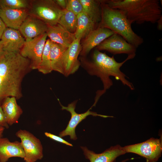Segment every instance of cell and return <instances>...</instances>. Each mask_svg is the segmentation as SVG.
<instances>
[{
    "label": "cell",
    "mask_w": 162,
    "mask_h": 162,
    "mask_svg": "<svg viewBox=\"0 0 162 162\" xmlns=\"http://www.w3.org/2000/svg\"><path fill=\"white\" fill-rule=\"evenodd\" d=\"M132 59L128 56L124 61L118 62L113 56L110 57L105 52L96 49L93 51L90 59H87L86 57H80V65L89 74L100 78L103 84L104 89L96 92L93 106H95L100 97L113 85V82L110 78L111 76L120 80L124 85L127 86L131 90L134 89L132 83L126 79L128 76L120 70L121 67L126 61Z\"/></svg>",
    "instance_id": "6da1fadb"
},
{
    "label": "cell",
    "mask_w": 162,
    "mask_h": 162,
    "mask_svg": "<svg viewBox=\"0 0 162 162\" xmlns=\"http://www.w3.org/2000/svg\"><path fill=\"white\" fill-rule=\"evenodd\" d=\"M31 69L30 60L20 52L4 51L0 55V106L7 97H22V82Z\"/></svg>",
    "instance_id": "7a4b0ae2"
},
{
    "label": "cell",
    "mask_w": 162,
    "mask_h": 162,
    "mask_svg": "<svg viewBox=\"0 0 162 162\" xmlns=\"http://www.w3.org/2000/svg\"><path fill=\"white\" fill-rule=\"evenodd\" d=\"M105 2L110 7L122 11L132 23L154 24L162 17L158 0H110Z\"/></svg>",
    "instance_id": "3957f363"
},
{
    "label": "cell",
    "mask_w": 162,
    "mask_h": 162,
    "mask_svg": "<svg viewBox=\"0 0 162 162\" xmlns=\"http://www.w3.org/2000/svg\"><path fill=\"white\" fill-rule=\"evenodd\" d=\"M101 18L98 27L109 29L122 37L137 48L143 42L142 38L135 33L132 23L121 11L112 8L102 0Z\"/></svg>",
    "instance_id": "277c9868"
},
{
    "label": "cell",
    "mask_w": 162,
    "mask_h": 162,
    "mask_svg": "<svg viewBox=\"0 0 162 162\" xmlns=\"http://www.w3.org/2000/svg\"><path fill=\"white\" fill-rule=\"evenodd\" d=\"M64 10L55 0H32L28 9L29 15L40 19L48 26L57 24Z\"/></svg>",
    "instance_id": "5b68a950"
},
{
    "label": "cell",
    "mask_w": 162,
    "mask_h": 162,
    "mask_svg": "<svg viewBox=\"0 0 162 162\" xmlns=\"http://www.w3.org/2000/svg\"><path fill=\"white\" fill-rule=\"evenodd\" d=\"M126 153H132L144 158L146 162H157L161 157L162 137L160 139L151 138L142 142L123 147Z\"/></svg>",
    "instance_id": "8992f818"
},
{
    "label": "cell",
    "mask_w": 162,
    "mask_h": 162,
    "mask_svg": "<svg viewBox=\"0 0 162 162\" xmlns=\"http://www.w3.org/2000/svg\"><path fill=\"white\" fill-rule=\"evenodd\" d=\"M15 135L21 140L25 152L24 159L25 161L35 162L43 158V148L39 139L25 130H18Z\"/></svg>",
    "instance_id": "52a82bcc"
},
{
    "label": "cell",
    "mask_w": 162,
    "mask_h": 162,
    "mask_svg": "<svg viewBox=\"0 0 162 162\" xmlns=\"http://www.w3.org/2000/svg\"><path fill=\"white\" fill-rule=\"evenodd\" d=\"M47 37L45 33L34 38L25 40L20 52L22 56L30 60L31 69H38L39 67Z\"/></svg>",
    "instance_id": "ba28073f"
},
{
    "label": "cell",
    "mask_w": 162,
    "mask_h": 162,
    "mask_svg": "<svg viewBox=\"0 0 162 162\" xmlns=\"http://www.w3.org/2000/svg\"><path fill=\"white\" fill-rule=\"evenodd\" d=\"M100 51L106 50L114 55L126 54L134 58L136 48L120 35L114 33L96 47Z\"/></svg>",
    "instance_id": "9c48e42d"
},
{
    "label": "cell",
    "mask_w": 162,
    "mask_h": 162,
    "mask_svg": "<svg viewBox=\"0 0 162 162\" xmlns=\"http://www.w3.org/2000/svg\"><path fill=\"white\" fill-rule=\"evenodd\" d=\"M58 100L62 107V110H65L68 111L70 113L71 116L70 119L67 127L65 129L61 132L58 135L59 136L61 137L69 135L70 136V139L71 140H76L77 139L75 133L76 127L81 122L89 115L95 116H99L104 118L113 117L112 116L98 114L96 112L90 111V110L91 109V107L83 113H78L75 111L77 100L74 101L69 104L67 106H63L61 104L58 99Z\"/></svg>",
    "instance_id": "30bf717a"
},
{
    "label": "cell",
    "mask_w": 162,
    "mask_h": 162,
    "mask_svg": "<svg viewBox=\"0 0 162 162\" xmlns=\"http://www.w3.org/2000/svg\"><path fill=\"white\" fill-rule=\"evenodd\" d=\"M114 33L113 31L109 29L98 27L83 39L81 43L80 56L86 57L93 48L96 47Z\"/></svg>",
    "instance_id": "8fae6325"
},
{
    "label": "cell",
    "mask_w": 162,
    "mask_h": 162,
    "mask_svg": "<svg viewBox=\"0 0 162 162\" xmlns=\"http://www.w3.org/2000/svg\"><path fill=\"white\" fill-rule=\"evenodd\" d=\"M86 159L90 162H115L118 157L126 153L123 147L117 145L111 146L103 152L97 154L86 146H81Z\"/></svg>",
    "instance_id": "7c38bea8"
},
{
    "label": "cell",
    "mask_w": 162,
    "mask_h": 162,
    "mask_svg": "<svg viewBox=\"0 0 162 162\" xmlns=\"http://www.w3.org/2000/svg\"><path fill=\"white\" fill-rule=\"evenodd\" d=\"M47 26L42 21L28 15L19 30L25 40L34 38L46 32Z\"/></svg>",
    "instance_id": "4fadbf2b"
},
{
    "label": "cell",
    "mask_w": 162,
    "mask_h": 162,
    "mask_svg": "<svg viewBox=\"0 0 162 162\" xmlns=\"http://www.w3.org/2000/svg\"><path fill=\"white\" fill-rule=\"evenodd\" d=\"M81 40L75 39L67 50L64 75L65 76L74 74L78 69L80 63L78 56L81 51Z\"/></svg>",
    "instance_id": "5bb4252c"
},
{
    "label": "cell",
    "mask_w": 162,
    "mask_h": 162,
    "mask_svg": "<svg viewBox=\"0 0 162 162\" xmlns=\"http://www.w3.org/2000/svg\"><path fill=\"white\" fill-rule=\"evenodd\" d=\"M4 43V51L20 52L25 39L18 30L6 27L1 38Z\"/></svg>",
    "instance_id": "9a60e30c"
},
{
    "label": "cell",
    "mask_w": 162,
    "mask_h": 162,
    "mask_svg": "<svg viewBox=\"0 0 162 162\" xmlns=\"http://www.w3.org/2000/svg\"><path fill=\"white\" fill-rule=\"evenodd\" d=\"M25 154L21 142H11L7 138H0V162H7L12 157L24 158Z\"/></svg>",
    "instance_id": "2e32d148"
},
{
    "label": "cell",
    "mask_w": 162,
    "mask_h": 162,
    "mask_svg": "<svg viewBox=\"0 0 162 162\" xmlns=\"http://www.w3.org/2000/svg\"><path fill=\"white\" fill-rule=\"evenodd\" d=\"M28 15V9H0V18L6 27L16 30Z\"/></svg>",
    "instance_id": "e0dca14e"
},
{
    "label": "cell",
    "mask_w": 162,
    "mask_h": 162,
    "mask_svg": "<svg viewBox=\"0 0 162 162\" xmlns=\"http://www.w3.org/2000/svg\"><path fill=\"white\" fill-rule=\"evenodd\" d=\"M47 26V36L52 42L68 48L76 39L74 34L70 33L58 23Z\"/></svg>",
    "instance_id": "ac0fdd59"
},
{
    "label": "cell",
    "mask_w": 162,
    "mask_h": 162,
    "mask_svg": "<svg viewBox=\"0 0 162 162\" xmlns=\"http://www.w3.org/2000/svg\"><path fill=\"white\" fill-rule=\"evenodd\" d=\"M4 113L6 120L9 125L17 123L23 111L18 105L14 97H9L3 100L0 106Z\"/></svg>",
    "instance_id": "d6986e66"
},
{
    "label": "cell",
    "mask_w": 162,
    "mask_h": 162,
    "mask_svg": "<svg viewBox=\"0 0 162 162\" xmlns=\"http://www.w3.org/2000/svg\"><path fill=\"white\" fill-rule=\"evenodd\" d=\"M68 48L51 41L50 56L52 70L64 75L65 55Z\"/></svg>",
    "instance_id": "ffe728a7"
},
{
    "label": "cell",
    "mask_w": 162,
    "mask_h": 162,
    "mask_svg": "<svg viewBox=\"0 0 162 162\" xmlns=\"http://www.w3.org/2000/svg\"><path fill=\"white\" fill-rule=\"evenodd\" d=\"M77 26L75 33L76 39L81 40L98 27L86 14L82 12L77 15Z\"/></svg>",
    "instance_id": "44dd1931"
},
{
    "label": "cell",
    "mask_w": 162,
    "mask_h": 162,
    "mask_svg": "<svg viewBox=\"0 0 162 162\" xmlns=\"http://www.w3.org/2000/svg\"><path fill=\"white\" fill-rule=\"evenodd\" d=\"M82 6V12L86 14L98 25L101 18L102 0H80Z\"/></svg>",
    "instance_id": "7402d4cb"
},
{
    "label": "cell",
    "mask_w": 162,
    "mask_h": 162,
    "mask_svg": "<svg viewBox=\"0 0 162 162\" xmlns=\"http://www.w3.org/2000/svg\"><path fill=\"white\" fill-rule=\"evenodd\" d=\"M77 23V16L66 9L64 10L63 14L58 22L68 32L73 34L76 32Z\"/></svg>",
    "instance_id": "603a6c76"
},
{
    "label": "cell",
    "mask_w": 162,
    "mask_h": 162,
    "mask_svg": "<svg viewBox=\"0 0 162 162\" xmlns=\"http://www.w3.org/2000/svg\"><path fill=\"white\" fill-rule=\"evenodd\" d=\"M51 41L46 40L42 53L40 64L38 69V71L43 74H47L52 71L50 56Z\"/></svg>",
    "instance_id": "cb8c5ba5"
},
{
    "label": "cell",
    "mask_w": 162,
    "mask_h": 162,
    "mask_svg": "<svg viewBox=\"0 0 162 162\" xmlns=\"http://www.w3.org/2000/svg\"><path fill=\"white\" fill-rule=\"evenodd\" d=\"M31 0H0V9H28Z\"/></svg>",
    "instance_id": "d4e9b609"
},
{
    "label": "cell",
    "mask_w": 162,
    "mask_h": 162,
    "mask_svg": "<svg viewBox=\"0 0 162 162\" xmlns=\"http://www.w3.org/2000/svg\"><path fill=\"white\" fill-rule=\"evenodd\" d=\"M66 9L76 16L82 12V6L80 0H68Z\"/></svg>",
    "instance_id": "484cf974"
},
{
    "label": "cell",
    "mask_w": 162,
    "mask_h": 162,
    "mask_svg": "<svg viewBox=\"0 0 162 162\" xmlns=\"http://www.w3.org/2000/svg\"><path fill=\"white\" fill-rule=\"evenodd\" d=\"M44 134L46 137L55 141L62 143L70 146H73V145L69 143L59 136H56L53 134L47 132H45Z\"/></svg>",
    "instance_id": "4316f807"
},
{
    "label": "cell",
    "mask_w": 162,
    "mask_h": 162,
    "mask_svg": "<svg viewBox=\"0 0 162 162\" xmlns=\"http://www.w3.org/2000/svg\"><path fill=\"white\" fill-rule=\"evenodd\" d=\"M0 126L3 127L6 129H8L9 128V125L6 122L4 113L0 106Z\"/></svg>",
    "instance_id": "83f0119b"
},
{
    "label": "cell",
    "mask_w": 162,
    "mask_h": 162,
    "mask_svg": "<svg viewBox=\"0 0 162 162\" xmlns=\"http://www.w3.org/2000/svg\"><path fill=\"white\" fill-rule=\"evenodd\" d=\"M58 5L63 10L66 9L68 0H55Z\"/></svg>",
    "instance_id": "f1b7e54d"
},
{
    "label": "cell",
    "mask_w": 162,
    "mask_h": 162,
    "mask_svg": "<svg viewBox=\"0 0 162 162\" xmlns=\"http://www.w3.org/2000/svg\"><path fill=\"white\" fill-rule=\"evenodd\" d=\"M6 27L5 24L0 18V40Z\"/></svg>",
    "instance_id": "f546056e"
},
{
    "label": "cell",
    "mask_w": 162,
    "mask_h": 162,
    "mask_svg": "<svg viewBox=\"0 0 162 162\" xmlns=\"http://www.w3.org/2000/svg\"><path fill=\"white\" fill-rule=\"evenodd\" d=\"M4 43L2 40H0V55L4 51Z\"/></svg>",
    "instance_id": "4dcf8cb0"
},
{
    "label": "cell",
    "mask_w": 162,
    "mask_h": 162,
    "mask_svg": "<svg viewBox=\"0 0 162 162\" xmlns=\"http://www.w3.org/2000/svg\"><path fill=\"white\" fill-rule=\"evenodd\" d=\"M162 17L160 18L157 21L158 26L157 28L158 30H161L162 29Z\"/></svg>",
    "instance_id": "1f68e13d"
},
{
    "label": "cell",
    "mask_w": 162,
    "mask_h": 162,
    "mask_svg": "<svg viewBox=\"0 0 162 162\" xmlns=\"http://www.w3.org/2000/svg\"><path fill=\"white\" fill-rule=\"evenodd\" d=\"M5 129L4 128L0 126V138L2 137L3 134Z\"/></svg>",
    "instance_id": "d6a6232c"
},
{
    "label": "cell",
    "mask_w": 162,
    "mask_h": 162,
    "mask_svg": "<svg viewBox=\"0 0 162 162\" xmlns=\"http://www.w3.org/2000/svg\"><path fill=\"white\" fill-rule=\"evenodd\" d=\"M129 159H126V160H123L121 162H125V161H127V160H129Z\"/></svg>",
    "instance_id": "836d02e7"
},
{
    "label": "cell",
    "mask_w": 162,
    "mask_h": 162,
    "mask_svg": "<svg viewBox=\"0 0 162 162\" xmlns=\"http://www.w3.org/2000/svg\"><path fill=\"white\" fill-rule=\"evenodd\" d=\"M25 162H27V161H25Z\"/></svg>",
    "instance_id": "e575fe53"
}]
</instances>
